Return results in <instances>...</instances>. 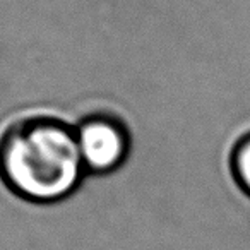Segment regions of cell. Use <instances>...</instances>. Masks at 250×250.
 <instances>
[{
	"label": "cell",
	"instance_id": "3",
	"mask_svg": "<svg viewBox=\"0 0 250 250\" xmlns=\"http://www.w3.org/2000/svg\"><path fill=\"white\" fill-rule=\"evenodd\" d=\"M229 167L236 185L250 195V132L243 134L235 143L229 154Z\"/></svg>",
	"mask_w": 250,
	"mask_h": 250
},
{
	"label": "cell",
	"instance_id": "2",
	"mask_svg": "<svg viewBox=\"0 0 250 250\" xmlns=\"http://www.w3.org/2000/svg\"><path fill=\"white\" fill-rule=\"evenodd\" d=\"M86 173L106 175L118 170L130 154V132L111 113H93L74 125Z\"/></svg>",
	"mask_w": 250,
	"mask_h": 250
},
{
	"label": "cell",
	"instance_id": "1",
	"mask_svg": "<svg viewBox=\"0 0 250 250\" xmlns=\"http://www.w3.org/2000/svg\"><path fill=\"white\" fill-rule=\"evenodd\" d=\"M86 175L76 130L48 115L12 122L0 134V180L35 204H52L69 197Z\"/></svg>",
	"mask_w": 250,
	"mask_h": 250
}]
</instances>
